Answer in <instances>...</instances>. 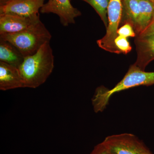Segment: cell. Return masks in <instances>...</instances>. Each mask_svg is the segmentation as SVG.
<instances>
[{"label": "cell", "mask_w": 154, "mask_h": 154, "mask_svg": "<svg viewBox=\"0 0 154 154\" xmlns=\"http://www.w3.org/2000/svg\"><path fill=\"white\" fill-rule=\"evenodd\" d=\"M54 68V56L50 42L32 55L26 57L19 67L24 88H36L44 84Z\"/></svg>", "instance_id": "cell-1"}, {"label": "cell", "mask_w": 154, "mask_h": 154, "mask_svg": "<svg viewBox=\"0 0 154 154\" xmlns=\"http://www.w3.org/2000/svg\"><path fill=\"white\" fill-rule=\"evenodd\" d=\"M154 85V72H147L132 64L121 81L111 89L104 86L96 89L92 99L95 113L102 112L108 105L110 98L114 94L130 88L140 86Z\"/></svg>", "instance_id": "cell-2"}, {"label": "cell", "mask_w": 154, "mask_h": 154, "mask_svg": "<svg viewBox=\"0 0 154 154\" xmlns=\"http://www.w3.org/2000/svg\"><path fill=\"white\" fill-rule=\"evenodd\" d=\"M51 38V34L40 20L18 33L0 34V38L13 44L25 57L36 53Z\"/></svg>", "instance_id": "cell-3"}, {"label": "cell", "mask_w": 154, "mask_h": 154, "mask_svg": "<svg viewBox=\"0 0 154 154\" xmlns=\"http://www.w3.org/2000/svg\"><path fill=\"white\" fill-rule=\"evenodd\" d=\"M122 0H110L107 10L108 26L104 37L97 40L98 46L106 51L119 54L116 47L114 40L118 36L117 30L122 15Z\"/></svg>", "instance_id": "cell-4"}, {"label": "cell", "mask_w": 154, "mask_h": 154, "mask_svg": "<svg viewBox=\"0 0 154 154\" xmlns=\"http://www.w3.org/2000/svg\"><path fill=\"white\" fill-rule=\"evenodd\" d=\"M103 142L113 154H152L143 142L132 134L108 136Z\"/></svg>", "instance_id": "cell-5"}, {"label": "cell", "mask_w": 154, "mask_h": 154, "mask_svg": "<svg viewBox=\"0 0 154 154\" xmlns=\"http://www.w3.org/2000/svg\"><path fill=\"white\" fill-rule=\"evenodd\" d=\"M40 11L42 14H56L65 27L75 24V19L82 15L79 10L72 6L70 0H48Z\"/></svg>", "instance_id": "cell-6"}, {"label": "cell", "mask_w": 154, "mask_h": 154, "mask_svg": "<svg viewBox=\"0 0 154 154\" xmlns=\"http://www.w3.org/2000/svg\"><path fill=\"white\" fill-rule=\"evenodd\" d=\"M45 0H12L0 6V14H16L25 17L39 15L38 11L44 5Z\"/></svg>", "instance_id": "cell-7"}, {"label": "cell", "mask_w": 154, "mask_h": 154, "mask_svg": "<svg viewBox=\"0 0 154 154\" xmlns=\"http://www.w3.org/2000/svg\"><path fill=\"white\" fill-rule=\"evenodd\" d=\"M40 20L39 15L25 17L16 14H0V34L18 33Z\"/></svg>", "instance_id": "cell-8"}, {"label": "cell", "mask_w": 154, "mask_h": 154, "mask_svg": "<svg viewBox=\"0 0 154 154\" xmlns=\"http://www.w3.org/2000/svg\"><path fill=\"white\" fill-rule=\"evenodd\" d=\"M134 43L137 57L133 65L145 70L149 64L154 60V35L136 36Z\"/></svg>", "instance_id": "cell-9"}, {"label": "cell", "mask_w": 154, "mask_h": 154, "mask_svg": "<svg viewBox=\"0 0 154 154\" xmlns=\"http://www.w3.org/2000/svg\"><path fill=\"white\" fill-rule=\"evenodd\" d=\"M24 88L19 68L0 61V90L2 91Z\"/></svg>", "instance_id": "cell-10"}, {"label": "cell", "mask_w": 154, "mask_h": 154, "mask_svg": "<svg viewBox=\"0 0 154 154\" xmlns=\"http://www.w3.org/2000/svg\"><path fill=\"white\" fill-rule=\"evenodd\" d=\"M24 58V56L14 45L0 38V61L19 68Z\"/></svg>", "instance_id": "cell-11"}, {"label": "cell", "mask_w": 154, "mask_h": 154, "mask_svg": "<svg viewBox=\"0 0 154 154\" xmlns=\"http://www.w3.org/2000/svg\"><path fill=\"white\" fill-rule=\"evenodd\" d=\"M122 10L120 24H129L137 32L139 18L138 0H122Z\"/></svg>", "instance_id": "cell-12"}, {"label": "cell", "mask_w": 154, "mask_h": 154, "mask_svg": "<svg viewBox=\"0 0 154 154\" xmlns=\"http://www.w3.org/2000/svg\"><path fill=\"white\" fill-rule=\"evenodd\" d=\"M139 18L136 36L147 26L154 15V3L150 0H138Z\"/></svg>", "instance_id": "cell-13"}, {"label": "cell", "mask_w": 154, "mask_h": 154, "mask_svg": "<svg viewBox=\"0 0 154 154\" xmlns=\"http://www.w3.org/2000/svg\"><path fill=\"white\" fill-rule=\"evenodd\" d=\"M92 6L99 15L107 29L108 26L107 10L110 0H82Z\"/></svg>", "instance_id": "cell-14"}, {"label": "cell", "mask_w": 154, "mask_h": 154, "mask_svg": "<svg viewBox=\"0 0 154 154\" xmlns=\"http://www.w3.org/2000/svg\"><path fill=\"white\" fill-rule=\"evenodd\" d=\"M116 47L120 53H129L132 49L129 42L125 37L118 35L114 40Z\"/></svg>", "instance_id": "cell-15"}, {"label": "cell", "mask_w": 154, "mask_h": 154, "mask_svg": "<svg viewBox=\"0 0 154 154\" xmlns=\"http://www.w3.org/2000/svg\"><path fill=\"white\" fill-rule=\"evenodd\" d=\"M117 34L119 36L128 38V37H136V34L132 26L128 24L122 25L117 30Z\"/></svg>", "instance_id": "cell-16"}, {"label": "cell", "mask_w": 154, "mask_h": 154, "mask_svg": "<svg viewBox=\"0 0 154 154\" xmlns=\"http://www.w3.org/2000/svg\"><path fill=\"white\" fill-rule=\"evenodd\" d=\"M91 154H113L104 142L94 147Z\"/></svg>", "instance_id": "cell-17"}, {"label": "cell", "mask_w": 154, "mask_h": 154, "mask_svg": "<svg viewBox=\"0 0 154 154\" xmlns=\"http://www.w3.org/2000/svg\"><path fill=\"white\" fill-rule=\"evenodd\" d=\"M152 35H154V15L147 26L137 36L144 37Z\"/></svg>", "instance_id": "cell-18"}, {"label": "cell", "mask_w": 154, "mask_h": 154, "mask_svg": "<svg viewBox=\"0 0 154 154\" xmlns=\"http://www.w3.org/2000/svg\"><path fill=\"white\" fill-rule=\"evenodd\" d=\"M11 1L12 0H0V6L4 5Z\"/></svg>", "instance_id": "cell-19"}, {"label": "cell", "mask_w": 154, "mask_h": 154, "mask_svg": "<svg viewBox=\"0 0 154 154\" xmlns=\"http://www.w3.org/2000/svg\"><path fill=\"white\" fill-rule=\"evenodd\" d=\"M150 1H152V2H153L154 3V0H150Z\"/></svg>", "instance_id": "cell-20"}, {"label": "cell", "mask_w": 154, "mask_h": 154, "mask_svg": "<svg viewBox=\"0 0 154 154\" xmlns=\"http://www.w3.org/2000/svg\"><path fill=\"white\" fill-rule=\"evenodd\" d=\"M70 1H71V0H70Z\"/></svg>", "instance_id": "cell-21"}]
</instances>
